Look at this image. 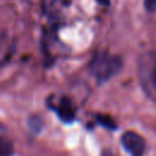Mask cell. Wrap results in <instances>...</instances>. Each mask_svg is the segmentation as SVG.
<instances>
[{
    "label": "cell",
    "mask_w": 156,
    "mask_h": 156,
    "mask_svg": "<svg viewBox=\"0 0 156 156\" xmlns=\"http://www.w3.org/2000/svg\"><path fill=\"white\" fill-rule=\"evenodd\" d=\"M123 66V61L119 56L110 55L107 52H95L89 63L91 74L96 78L98 83H104L116 76Z\"/></svg>",
    "instance_id": "1"
},
{
    "label": "cell",
    "mask_w": 156,
    "mask_h": 156,
    "mask_svg": "<svg viewBox=\"0 0 156 156\" xmlns=\"http://www.w3.org/2000/svg\"><path fill=\"white\" fill-rule=\"evenodd\" d=\"M138 78L144 93L156 102V54L145 51L138 58Z\"/></svg>",
    "instance_id": "2"
},
{
    "label": "cell",
    "mask_w": 156,
    "mask_h": 156,
    "mask_svg": "<svg viewBox=\"0 0 156 156\" xmlns=\"http://www.w3.org/2000/svg\"><path fill=\"white\" fill-rule=\"evenodd\" d=\"M121 143L130 156H143L145 152V140L133 130L124 132L121 136Z\"/></svg>",
    "instance_id": "3"
},
{
    "label": "cell",
    "mask_w": 156,
    "mask_h": 156,
    "mask_svg": "<svg viewBox=\"0 0 156 156\" xmlns=\"http://www.w3.org/2000/svg\"><path fill=\"white\" fill-rule=\"evenodd\" d=\"M56 111H57V115H58L60 119L63 121V122H66V123L72 122L74 119V117H76L74 106H73L72 101L68 98H66V96H63V98L60 99Z\"/></svg>",
    "instance_id": "4"
},
{
    "label": "cell",
    "mask_w": 156,
    "mask_h": 156,
    "mask_svg": "<svg viewBox=\"0 0 156 156\" xmlns=\"http://www.w3.org/2000/svg\"><path fill=\"white\" fill-rule=\"evenodd\" d=\"M12 155H13L12 143L5 138H0V156H12Z\"/></svg>",
    "instance_id": "5"
},
{
    "label": "cell",
    "mask_w": 156,
    "mask_h": 156,
    "mask_svg": "<svg viewBox=\"0 0 156 156\" xmlns=\"http://www.w3.org/2000/svg\"><path fill=\"white\" fill-rule=\"evenodd\" d=\"M96 121L99 124H101L102 127H105L107 129H116V127H117L116 123L113 122V119L107 115H101V113L96 115Z\"/></svg>",
    "instance_id": "6"
},
{
    "label": "cell",
    "mask_w": 156,
    "mask_h": 156,
    "mask_svg": "<svg viewBox=\"0 0 156 156\" xmlns=\"http://www.w3.org/2000/svg\"><path fill=\"white\" fill-rule=\"evenodd\" d=\"M145 10L149 12H156V0H144Z\"/></svg>",
    "instance_id": "7"
},
{
    "label": "cell",
    "mask_w": 156,
    "mask_h": 156,
    "mask_svg": "<svg viewBox=\"0 0 156 156\" xmlns=\"http://www.w3.org/2000/svg\"><path fill=\"white\" fill-rule=\"evenodd\" d=\"M96 1L102 6H108L110 5V0H96Z\"/></svg>",
    "instance_id": "8"
}]
</instances>
